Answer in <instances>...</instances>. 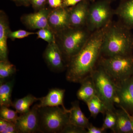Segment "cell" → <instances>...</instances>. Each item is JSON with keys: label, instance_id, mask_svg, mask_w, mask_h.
Here are the masks:
<instances>
[{"label": "cell", "instance_id": "cell-1", "mask_svg": "<svg viewBox=\"0 0 133 133\" xmlns=\"http://www.w3.org/2000/svg\"><path fill=\"white\" fill-rule=\"evenodd\" d=\"M110 24L92 32L81 50L69 60L66 66L67 81L81 83L91 76L100 57L104 37Z\"/></svg>", "mask_w": 133, "mask_h": 133}, {"label": "cell", "instance_id": "cell-2", "mask_svg": "<svg viewBox=\"0 0 133 133\" xmlns=\"http://www.w3.org/2000/svg\"><path fill=\"white\" fill-rule=\"evenodd\" d=\"M120 22L111 23L104 37L101 55L104 57L132 55L133 34Z\"/></svg>", "mask_w": 133, "mask_h": 133}, {"label": "cell", "instance_id": "cell-3", "mask_svg": "<svg viewBox=\"0 0 133 133\" xmlns=\"http://www.w3.org/2000/svg\"><path fill=\"white\" fill-rule=\"evenodd\" d=\"M91 33L85 26L69 27L55 34L56 43L66 62L68 63L72 57L81 50Z\"/></svg>", "mask_w": 133, "mask_h": 133}, {"label": "cell", "instance_id": "cell-4", "mask_svg": "<svg viewBox=\"0 0 133 133\" xmlns=\"http://www.w3.org/2000/svg\"><path fill=\"white\" fill-rule=\"evenodd\" d=\"M69 112L60 107L39 108L40 132L62 133L70 123Z\"/></svg>", "mask_w": 133, "mask_h": 133}, {"label": "cell", "instance_id": "cell-5", "mask_svg": "<svg viewBox=\"0 0 133 133\" xmlns=\"http://www.w3.org/2000/svg\"><path fill=\"white\" fill-rule=\"evenodd\" d=\"M98 64L103 68L116 84L127 80L133 75V55L101 57L99 59Z\"/></svg>", "mask_w": 133, "mask_h": 133}, {"label": "cell", "instance_id": "cell-6", "mask_svg": "<svg viewBox=\"0 0 133 133\" xmlns=\"http://www.w3.org/2000/svg\"><path fill=\"white\" fill-rule=\"evenodd\" d=\"M97 95L102 100L107 110L115 111L117 85L101 66L98 65L91 75Z\"/></svg>", "mask_w": 133, "mask_h": 133}, {"label": "cell", "instance_id": "cell-7", "mask_svg": "<svg viewBox=\"0 0 133 133\" xmlns=\"http://www.w3.org/2000/svg\"><path fill=\"white\" fill-rule=\"evenodd\" d=\"M109 0L92 2L89 7L86 26L91 33L110 24L115 15Z\"/></svg>", "mask_w": 133, "mask_h": 133}, {"label": "cell", "instance_id": "cell-8", "mask_svg": "<svg viewBox=\"0 0 133 133\" xmlns=\"http://www.w3.org/2000/svg\"><path fill=\"white\" fill-rule=\"evenodd\" d=\"M116 84L115 104L130 114H133V75L127 80Z\"/></svg>", "mask_w": 133, "mask_h": 133}, {"label": "cell", "instance_id": "cell-9", "mask_svg": "<svg viewBox=\"0 0 133 133\" xmlns=\"http://www.w3.org/2000/svg\"><path fill=\"white\" fill-rule=\"evenodd\" d=\"M39 108L36 104L28 112L20 114L15 124L18 133L40 132Z\"/></svg>", "mask_w": 133, "mask_h": 133}, {"label": "cell", "instance_id": "cell-10", "mask_svg": "<svg viewBox=\"0 0 133 133\" xmlns=\"http://www.w3.org/2000/svg\"><path fill=\"white\" fill-rule=\"evenodd\" d=\"M43 58L52 71L61 72L66 68L67 64L63 55L56 42L48 43L43 54Z\"/></svg>", "mask_w": 133, "mask_h": 133}, {"label": "cell", "instance_id": "cell-11", "mask_svg": "<svg viewBox=\"0 0 133 133\" xmlns=\"http://www.w3.org/2000/svg\"><path fill=\"white\" fill-rule=\"evenodd\" d=\"M51 9L45 7L35 12L24 14L21 17V21L30 30L40 29L49 28L48 17Z\"/></svg>", "mask_w": 133, "mask_h": 133}, {"label": "cell", "instance_id": "cell-12", "mask_svg": "<svg viewBox=\"0 0 133 133\" xmlns=\"http://www.w3.org/2000/svg\"><path fill=\"white\" fill-rule=\"evenodd\" d=\"M90 1L85 0L74 6L68 8L70 27L86 26Z\"/></svg>", "mask_w": 133, "mask_h": 133}, {"label": "cell", "instance_id": "cell-13", "mask_svg": "<svg viewBox=\"0 0 133 133\" xmlns=\"http://www.w3.org/2000/svg\"><path fill=\"white\" fill-rule=\"evenodd\" d=\"M48 22L50 28L55 34L70 27L68 8L51 9Z\"/></svg>", "mask_w": 133, "mask_h": 133}, {"label": "cell", "instance_id": "cell-14", "mask_svg": "<svg viewBox=\"0 0 133 133\" xmlns=\"http://www.w3.org/2000/svg\"><path fill=\"white\" fill-rule=\"evenodd\" d=\"M65 92L64 89L53 88L50 89L44 97L39 98V104H37L38 107H56L63 108L65 111H68L65 107L64 104Z\"/></svg>", "mask_w": 133, "mask_h": 133}, {"label": "cell", "instance_id": "cell-15", "mask_svg": "<svg viewBox=\"0 0 133 133\" xmlns=\"http://www.w3.org/2000/svg\"><path fill=\"white\" fill-rule=\"evenodd\" d=\"M8 16L2 10L0 11V61L8 60L7 41L10 31Z\"/></svg>", "mask_w": 133, "mask_h": 133}, {"label": "cell", "instance_id": "cell-16", "mask_svg": "<svg viewBox=\"0 0 133 133\" xmlns=\"http://www.w3.org/2000/svg\"><path fill=\"white\" fill-rule=\"evenodd\" d=\"M115 15L119 21L130 29H133V0H121Z\"/></svg>", "mask_w": 133, "mask_h": 133}, {"label": "cell", "instance_id": "cell-17", "mask_svg": "<svg viewBox=\"0 0 133 133\" xmlns=\"http://www.w3.org/2000/svg\"><path fill=\"white\" fill-rule=\"evenodd\" d=\"M69 122L79 127L87 128L90 123L79 106V102L77 101L71 103V107L69 109Z\"/></svg>", "mask_w": 133, "mask_h": 133}, {"label": "cell", "instance_id": "cell-18", "mask_svg": "<svg viewBox=\"0 0 133 133\" xmlns=\"http://www.w3.org/2000/svg\"><path fill=\"white\" fill-rule=\"evenodd\" d=\"M80 84L81 86L77 93V97L86 103L97 95L91 76L87 78Z\"/></svg>", "mask_w": 133, "mask_h": 133}, {"label": "cell", "instance_id": "cell-19", "mask_svg": "<svg viewBox=\"0 0 133 133\" xmlns=\"http://www.w3.org/2000/svg\"><path fill=\"white\" fill-rule=\"evenodd\" d=\"M116 110V126L114 133H133L131 121L124 109Z\"/></svg>", "mask_w": 133, "mask_h": 133}, {"label": "cell", "instance_id": "cell-20", "mask_svg": "<svg viewBox=\"0 0 133 133\" xmlns=\"http://www.w3.org/2000/svg\"><path fill=\"white\" fill-rule=\"evenodd\" d=\"M1 80L0 82V106H12L13 102L12 95L14 84V79L10 81H4Z\"/></svg>", "mask_w": 133, "mask_h": 133}, {"label": "cell", "instance_id": "cell-21", "mask_svg": "<svg viewBox=\"0 0 133 133\" xmlns=\"http://www.w3.org/2000/svg\"><path fill=\"white\" fill-rule=\"evenodd\" d=\"M37 98L32 95L29 94L21 98L15 100L12 104V107L18 114H23L30 111V107L35 102L39 101Z\"/></svg>", "mask_w": 133, "mask_h": 133}, {"label": "cell", "instance_id": "cell-22", "mask_svg": "<svg viewBox=\"0 0 133 133\" xmlns=\"http://www.w3.org/2000/svg\"><path fill=\"white\" fill-rule=\"evenodd\" d=\"M86 104L90 112L91 116L93 118H95L99 113L105 114L107 110L104 104L97 95H95Z\"/></svg>", "mask_w": 133, "mask_h": 133}, {"label": "cell", "instance_id": "cell-23", "mask_svg": "<svg viewBox=\"0 0 133 133\" xmlns=\"http://www.w3.org/2000/svg\"><path fill=\"white\" fill-rule=\"evenodd\" d=\"M16 69L8 60L0 61V79L5 80L15 74Z\"/></svg>", "mask_w": 133, "mask_h": 133}, {"label": "cell", "instance_id": "cell-24", "mask_svg": "<svg viewBox=\"0 0 133 133\" xmlns=\"http://www.w3.org/2000/svg\"><path fill=\"white\" fill-rule=\"evenodd\" d=\"M16 110H12L9 107L3 106L0 108V119L12 122L16 124L19 116Z\"/></svg>", "mask_w": 133, "mask_h": 133}, {"label": "cell", "instance_id": "cell-25", "mask_svg": "<svg viewBox=\"0 0 133 133\" xmlns=\"http://www.w3.org/2000/svg\"><path fill=\"white\" fill-rule=\"evenodd\" d=\"M115 111L107 110L105 113V117L102 127V128L105 130L107 129H111L114 133L116 121V116Z\"/></svg>", "mask_w": 133, "mask_h": 133}, {"label": "cell", "instance_id": "cell-26", "mask_svg": "<svg viewBox=\"0 0 133 133\" xmlns=\"http://www.w3.org/2000/svg\"><path fill=\"white\" fill-rule=\"evenodd\" d=\"M36 33L37 35V39L41 38L48 43L56 42L55 33L49 28L40 29Z\"/></svg>", "mask_w": 133, "mask_h": 133}, {"label": "cell", "instance_id": "cell-27", "mask_svg": "<svg viewBox=\"0 0 133 133\" xmlns=\"http://www.w3.org/2000/svg\"><path fill=\"white\" fill-rule=\"evenodd\" d=\"M0 133H18V132L15 123L0 119Z\"/></svg>", "mask_w": 133, "mask_h": 133}, {"label": "cell", "instance_id": "cell-28", "mask_svg": "<svg viewBox=\"0 0 133 133\" xmlns=\"http://www.w3.org/2000/svg\"><path fill=\"white\" fill-rule=\"evenodd\" d=\"M35 34V32L27 31L24 30H19L15 31L10 30L9 33L8 37L12 41H14L16 39H21Z\"/></svg>", "mask_w": 133, "mask_h": 133}, {"label": "cell", "instance_id": "cell-29", "mask_svg": "<svg viewBox=\"0 0 133 133\" xmlns=\"http://www.w3.org/2000/svg\"><path fill=\"white\" fill-rule=\"evenodd\" d=\"M87 132L86 129L69 123L65 128L62 133H87Z\"/></svg>", "mask_w": 133, "mask_h": 133}, {"label": "cell", "instance_id": "cell-30", "mask_svg": "<svg viewBox=\"0 0 133 133\" xmlns=\"http://www.w3.org/2000/svg\"><path fill=\"white\" fill-rule=\"evenodd\" d=\"M30 2L33 9L37 11L46 7L48 0H30Z\"/></svg>", "mask_w": 133, "mask_h": 133}, {"label": "cell", "instance_id": "cell-31", "mask_svg": "<svg viewBox=\"0 0 133 133\" xmlns=\"http://www.w3.org/2000/svg\"><path fill=\"white\" fill-rule=\"evenodd\" d=\"M63 0H48L49 7L51 9L63 7Z\"/></svg>", "mask_w": 133, "mask_h": 133}, {"label": "cell", "instance_id": "cell-32", "mask_svg": "<svg viewBox=\"0 0 133 133\" xmlns=\"http://www.w3.org/2000/svg\"><path fill=\"white\" fill-rule=\"evenodd\" d=\"M85 0H63V7L70 8L74 6L79 3ZM91 2L94 1V0H88Z\"/></svg>", "mask_w": 133, "mask_h": 133}, {"label": "cell", "instance_id": "cell-33", "mask_svg": "<svg viewBox=\"0 0 133 133\" xmlns=\"http://www.w3.org/2000/svg\"><path fill=\"white\" fill-rule=\"evenodd\" d=\"M87 129V133H103L105 132V129L97 127L93 125L92 124H90Z\"/></svg>", "mask_w": 133, "mask_h": 133}, {"label": "cell", "instance_id": "cell-34", "mask_svg": "<svg viewBox=\"0 0 133 133\" xmlns=\"http://www.w3.org/2000/svg\"><path fill=\"white\" fill-rule=\"evenodd\" d=\"M15 2L17 6L28 7L30 5V0H11Z\"/></svg>", "mask_w": 133, "mask_h": 133}, {"label": "cell", "instance_id": "cell-35", "mask_svg": "<svg viewBox=\"0 0 133 133\" xmlns=\"http://www.w3.org/2000/svg\"><path fill=\"white\" fill-rule=\"evenodd\" d=\"M125 111L126 112H127L129 118V119H130V121H131V125H132V132L133 133V114H129L128 112L127 111Z\"/></svg>", "mask_w": 133, "mask_h": 133}, {"label": "cell", "instance_id": "cell-36", "mask_svg": "<svg viewBox=\"0 0 133 133\" xmlns=\"http://www.w3.org/2000/svg\"><path fill=\"white\" fill-rule=\"evenodd\" d=\"M109 1L111 2L112 1H114V0H109Z\"/></svg>", "mask_w": 133, "mask_h": 133}]
</instances>
